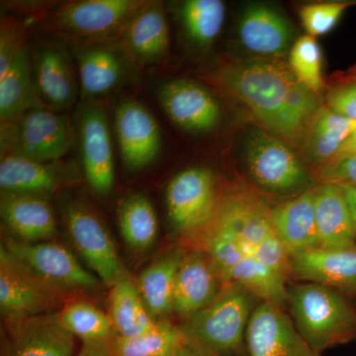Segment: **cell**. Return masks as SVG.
I'll list each match as a JSON object with an SVG mask.
<instances>
[{
  "mask_svg": "<svg viewBox=\"0 0 356 356\" xmlns=\"http://www.w3.org/2000/svg\"><path fill=\"white\" fill-rule=\"evenodd\" d=\"M217 83L243 103L266 130L298 140L320 107L317 96L275 60H248L221 67Z\"/></svg>",
  "mask_w": 356,
  "mask_h": 356,
  "instance_id": "6da1fadb",
  "label": "cell"
},
{
  "mask_svg": "<svg viewBox=\"0 0 356 356\" xmlns=\"http://www.w3.org/2000/svg\"><path fill=\"white\" fill-rule=\"evenodd\" d=\"M254 296L238 283L222 285L214 300L178 325L184 336L220 356H248L247 330Z\"/></svg>",
  "mask_w": 356,
  "mask_h": 356,
  "instance_id": "7a4b0ae2",
  "label": "cell"
},
{
  "mask_svg": "<svg viewBox=\"0 0 356 356\" xmlns=\"http://www.w3.org/2000/svg\"><path fill=\"white\" fill-rule=\"evenodd\" d=\"M293 323L318 353L356 339V309L341 292L305 282L288 291Z\"/></svg>",
  "mask_w": 356,
  "mask_h": 356,
  "instance_id": "3957f363",
  "label": "cell"
},
{
  "mask_svg": "<svg viewBox=\"0 0 356 356\" xmlns=\"http://www.w3.org/2000/svg\"><path fill=\"white\" fill-rule=\"evenodd\" d=\"M243 154L250 175L269 193L296 196L312 189V177L301 159L280 137L266 129L248 131Z\"/></svg>",
  "mask_w": 356,
  "mask_h": 356,
  "instance_id": "277c9868",
  "label": "cell"
},
{
  "mask_svg": "<svg viewBox=\"0 0 356 356\" xmlns=\"http://www.w3.org/2000/svg\"><path fill=\"white\" fill-rule=\"evenodd\" d=\"M69 119L43 107H33L15 120L1 123L2 156L53 163L72 147Z\"/></svg>",
  "mask_w": 356,
  "mask_h": 356,
  "instance_id": "5b68a950",
  "label": "cell"
},
{
  "mask_svg": "<svg viewBox=\"0 0 356 356\" xmlns=\"http://www.w3.org/2000/svg\"><path fill=\"white\" fill-rule=\"evenodd\" d=\"M269 209L259 198L241 192L220 201L217 215L248 254L287 278L291 274L290 257L274 233Z\"/></svg>",
  "mask_w": 356,
  "mask_h": 356,
  "instance_id": "8992f818",
  "label": "cell"
},
{
  "mask_svg": "<svg viewBox=\"0 0 356 356\" xmlns=\"http://www.w3.org/2000/svg\"><path fill=\"white\" fill-rule=\"evenodd\" d=\"M69 296L40 280L0 248V312L6 323L57 313Z\"/></svg>",
  "mask_w": 356,
  "mask_h": 356,
  "instance_id": "52a82bcc",
  "label": "cell"
},
{
  "mask_svg": "<svg viewBox=\"0 0 356 356\" xmlns=\"http://www.w3.org/2000/svg\"><path fill=\"white\" fill-rule=\"evenodd\" d=\"M142 0H81L69 2L53 16L56 32L81 42L97 44L120 34L134 14L144 6Z\"/></svg>",
  "mask_w": 356,
  "mask_h": 356,
  "instance_id": "ba28073f",
  "label": "cell"
},
{
  "mask_svg": "<svg viewBox=\"0 0 356 356\" xmlns=\"http://www.w3.org/2000/svg\"><path fill=\"white\" fill-rule=\"evenodd\" d=\"M168 218L178 233H204L219 206L216 179L209 168H186L170 180L165 191Z\"/></svg>",
  "mask_w": 356,
  "mask_h": 356,
  "instance_id": "9c48e42d",
  "label": "cell"
},
{
  "mask_svg": "<svg viewBox=\"0 0 356 356\" xmlns=\"http://www.w3.org/2000/svg\"><path fill=\"white\" fill-rule=\"evenodd\" d=\"M1 247L40 280L67 294L95 289L99 283L95 274L60 243H27L9 236Z\"/></svg>",
  "mask_w": 356,
  "mask_h": 356,
  "instance_id": "30bf717a",
  "label": "cell"
},
{
  "mask_svg": "<svg viewBox=\"0 0 356 356\" xmlns=\"http://www.w3.org/2000/svg\"><path fill=\"white\" fill-rule=\"evenodd\" d=\"M64 217L72 242L98 280L112 287L127 276L111 236L93 211L72 201L65 204Z\"/></svg>",
  "mask_w": 356,
  "mask_h": 356,
  "instance_id": "8fae6325",
  "label": "cell"
},
{
  "mask_svg": "<svg viewBox=\"0 0 356 356\" xmlns=\"http://www.w3.org/2000/svg\"><path fill=\"white\" fill-rule=\"evenodd\" d=\"M79 145L83 172L89 186L100 197L113 188V149L108 120L102 105L88 102L79 119Z\"/></svg>",
  "mask_w": 356,
  "mask_h": 356,
  "instance_id": "7c38bea8",
  "label": "cell"
},
{
  "mask_svg": "<svg viewBox=\"0 0 356 356\" xmlns=\"http://www.w3.org/2000/svg\"><path fill=\"white\" fill-rule=\"evenodd\" d=\"M248 356H323L307 343L280 306L261 302L247 330Z\"/></svg>",
  "mask_w": 356,
  "mask_h": 356,
  "instance_id": "4fadbf2b",
  "label": "cell"
},
{
  "mask_svg": "<svg viewBox=\"0 0 356 356\" xmlns=\"http://www.w3.org/2000/svg\"><path fill=\"white\" fill-rule=\"evenodd\" d=\"M115 131L124 165L129 170H144L158 158L163 138L158 122L140 103L122 102L115 113Z\"/></svg>",
  "mask_w": 356,
  "mask_h": 356,
  "instance_id": "5bb4252c",
  "label": "cell"
},
{
  "mask_svg": "<svg viewBox=\"0 0 356 356\" xmlns=\"http://www.w3.org/2000/svg\"><path fill=\"white\" fill-rule=\"evenodd\" d=\"M57 313L6 323L1 356H74L76 337L60 324Z\"/></svg>",
  "mask_w": 356,
  "mask_h": 356,
  "instance_id": "9a60e30c",
  "label": "cell"
},
{
  "mask_svg": "<svg viewBox=\"0 0 356 356\" xmlns=\"http://www.w3.org/2000/svg\"><path fill=\"white\" fill-rule=\"evenodd\" d=\"M159 100L168 118L187 132L210 133L221 120V108L216 98L188 79L165 83L159 90Z\"/></svg>",
  "mask_w": 356,
  "mask_h": 356,
  "instance_id": "2e32d148",
  "label": "cell"
},
{
  "mask_svg": "<svg viewBox=\"0 0 356 356\" xmlns=\"http://www.w3.org/2000/svg\"><path fill=\"white\" fill-rule=\"evenodd\" d=\"M290 269L304 282L356 295V245L334 250L318 248L293 255Z\"/></svg>",
  "mask_w": 356,
  "mask_h": 356,
  "instance_id": "e0dca14e",
  "label": "cell"
},
{
  "mask_svg": "<svg viewBox=\"0 0 356 356\" xmlns=\"http://www.w3.org/2000/svg\"><path fill=\"white\" fill-rule=\"evenodd\" d=\"M0 215L14 238L22 242H47L57 236V218L44 196L2 192Z\"/></svg>",
  "mask_w": 356,
  "mask_h": 356,
  "instance_id": "ac0fdd59",
  "label": "cell"
},
{
  "mask_svg": "<svg viewBox=\"0 0 356 356\" xmlns=\"http://www.w3.org/2000/svg\"><path fill=\"white\" fill-rule=\"evenodd\" d=\"M222 286L216 267L207 254H185L175 281L173 313L186 320L214 300Z\"/></svg>",
  "mask_w": 356,
  "mask_h": 356,
  "instance_id": "d6986e66",
  "label": "cell"
},
{
  "mask_svg": "<svg viewBox=\"0 0 356 356\" xmlns=\"http://www.w3.org/2000/svg\"><path fill=\"white\" fill-rule=\"evenodd\" d=\"M314 188L269 209L274 233L289 257L318 248Z\"/></svg>",
  "mask_w": 356,
  "mask_h": 356,
  "instance_id": "ffe728a7",
  "label": "cell"
},
{
  "mask_svg": "<svg viewBox=\"0 0 356 356\" xmlns=\"http://www.w3.org/2000/svg\"><path fill=\"white\" fill-rule=\"evenodd\" d=\"M238 32L241 43L248 51L264 57L282 55L293 40V30L286 18L264 3L245 7Z\"/></svg>",
  "mask_w": 356,
  "mask_h": 356,
  "instance_id": "44dd1931",
  "label": "cell"
},
{
  "mask_svg": "<svg viewBox=\"0 0 356 356\" xmlns=\"http://www.w3.org/2000/svg\"><path fill=\"white\" fill-rule=\"evenodd\" d=\"M121 34L124 50L143 64L159 62L170 50L168 19L159 2H145Z\"/></svg>",
  "mask_w": 356,
  "mask_h": 356,
  "instance_id": "7402d4cb",
  "label": "cell"
},
{
  "mask_svg": "<svg viewBox=\"0 0 356 356\" xmlns=\"http://www.w3.org/2000/svg\"><path fill=\"white\" fill-rule=\"evenodd\" d=\"M72 170L60 161L44 163L19 156H2L0 188L2 192L47 196L67 184Z\"/></svg>",
  "mask_w": 356,
  "mask_h": 356,
  "instance_id": "603a6c76",
  "label": "cell"
},
{
  "mask_svg": "<svg viewBox=\"0 0 356 356\" xmlns=\"http://www.w3.org/2000/svg\"><path fill=\"white\" fill-rule=\"evenodd\" d=\"M37 95L56 110L69 108L76 100L77 86L74 70L64 49L43 44L33 60Z\"/></svg>",
  "mask_w": 356,
  "mask_h": 356,
  "instance_id": "cb8c5ba5",
  "label": "cell"
},
{
  "mask_svg": "<svg viewBox=\"0 0 356 356\" xmlns=\"http://www.w3.org/2000/svg\"><path fill=\"white\" fill-rule=\"evenodd\" d=\"M79 67V86L86 98L107 95L118 88L126 74L127 63L121 51L102 44H81L74 49Z\"/></svg>",
  "mask_w": 356,
  "mask_h": 356,
  "instance_id": "d4e9b609",
  "label": "cell"
},
{
  "mask_svg": "<svg viewBox=\"0 0 356 356\" xmlns=\"http://www.w3.org/2000/svg\"><path fill=\"white\" fill-rule=\"evenodd\" d=\"M318 248L334 250L356 245V232L343 188L322 184L314 188Z\"/></svg>",
  "mask_w": 356,
  "mask_h": 356,
  "instance_id": "484cf974",
  "label": "cell"
},
{
  "mask_svg": "<svg viewBox=\"0 0 356 356\" xmlns=\"http://www.w3.org/2000/svg\"><path fill=\"white\" fill-rule=\"evenodd\" d=\"M184 252L173 250L161 255L142 271L137 284L147 310L156 322L173 313V294Z\"/></svg>",
  "mask_w": 356,
  "mask_h": 356,
  "instance_id": "4316f807",
  "label": "cell"
},
{
  "mask_svg": "<svg viewBox=\"0 0 356 356\" xmlns=\"http://www.w3.org/2000/svg\"><path fill=\"white\" fill-rule=\"evenodd\" d=\"M36 95L33 60L23 46L6 74L0 76L1 123L15 120L27 110L39 107Z\"/></svg>",
  "mask_w": 356,
  "mask_h": 356,
  "instance_id": "83f0119b",
  "label": "cell"
},
{
  "mask_svg": "<svg viewBox=\"0 0 356 356\" xmlns=\"http://www.w3.org/2000/svg\"><path fill=\"white\" fill-rule=\"evenodd\" d=\"M355 127V121L321 107L303 135L307 156L320 165L330 163L336 159Z\"/></svg>",
  "mask_w": 356,
  "mask_h": 356,
  "instance_id": "f1b7e54d",
  "label": "cell"
},
{
  "mask_svg": "<svg viewBox=\"0 0 356 356\" xmlns=\"http://www.w3.org/2000/svg\"><path fill=\"white\" fill-rule=\"evenodd\" d=\"M108 315L115 334L120 337L139 336L151 331L158 323L147 310L137 284L128 276L111 287Z\"/></svg>",
  "mask_w": 356,
  "mask_h": 356,
  "instance_id": "f546056e",
  "label": "cell"
},
{
  "mask_svg": "<svg viewBox=\"0 0 356 356\" xmlns=\"http://www.w3.org/2000/svg\"><path fill=\"white\" fill-rule=\"evenodd\" d=\"M238 283L261 302L274 304L281 308L288 303L286 278L277 271L247 254L229 271L226 282ZM222 284V285H224Z\"/></svg>",
  "mask_w": 356,
  "mask_h": 356,
  "instance_id": "4dcf8cb0",
  "label": "cell"
},
{
  "mask_svg": "<svg viewBox=\"0 0 356 356\" xmlns=\"http://www.w3.org/2000/svg\"><path fill=\"white\" fill-rule=\"evenodd\" d=\"M119 228L126 243L145 252L153 247L159 233V221L151 200L143 194L127 196L118 209Z\"/></svg>",
  "mask_w": 356,
  "mask_h": 356,
  "instance_id": "1f68e13d",
  "label": "cell"
},
{
  "mask_svg": "<svg viewBox=\"0 0 356 356\" xmlns=\"http://www.w3.org/2000/svg\"><path fill=\"white\" fill-rule=\"evenodd\" d=\"M185 339L178 325L159 321L154 329L139 336L115 334L110 344L115 356H175Z\"/></svg>",
  "mask_w": 356,
  "mask_h": 356,
  "instance_id": "d6a6232c",
  "label": "cell"
},
{
  "mask_svg": "<svg viewBox=\"0 0 356 356\" xmlns=\"http://www.w3.org/2000/svg\"><path fill=\"white\" fill-rule=\"evenodd\" d=\"M65 329L83 341H109L115 331L108 314L84 300H70L57 313Z\"/></svg>",
  "mask_w": 356,
  "mask_h": 356,
  "instance_id": "836d02e7",
  "label": "cell"
},
{
  "mask_svg": "<svg viewBox=\"0 0 356 356\" xmlns=\"http://www.w3.org/2000/svg\"><path fill=\"white\" fill-rule=\"evenodd\" d=\"M225 17L226 6L221 0H188L180 9L185 34L199 47L208 46L217 38Z\"/></svg>",
  "mask_w": 356,
  "mask_h": 356,
  "instance_id": "e575fe53",
  "label": "cell"
},
{
  "mask_svg": "<svg viewBox=\"0 0 356 356\" xmlns=\"http://www.w3.org/2000/svg\"><path fill=\"white\" fill-rule=\"evenodd\" d=\"M322 60L317 40L310 35L300 37L290 48V70L300 83L315 95L325 86Z\"/></svg>",
  "mask_w": 356,
  "mask_h": 356,
  "instance_id": "d590c367",
  "label": "cell"
},
{
  "mask_svg": "<svg viewBox=\"0 0 356 356\" xmlns=\"http://www.w3.org/2000/svg\"><path fill=\"white\" fill-rule=\"evenodd\" d=\"M350 2H318L306 4L299 10L300 19L310 36L327 34L341 20Z\"/></svg>",
  "mask_w": 356,
  "mask_h": 356,
  "instance_id": "8d00e7d4",
  "label": "cell"
},
{
  "mask_svg": "<svg viewBox=\"0 0 356 356\" xmlns=\"http://www.w3.org/2000/svg\"><path fill=\"white\" fill-rule=\"evenodd\" d=\"M22 28L13 21H2L0 33V76L6 74L19 53L22 44Z\"/></svg>",
  "mask_w": 356,
  "mask_h": 356,
  "instance_id": "74e56055",
  "label": "cell"
},
{
  "mask_svg": "<svg viewBox=\"0 0 356 356\" xmlns=\"http://www.w3.org/2000/svg\"><path fill=\"white\" fill-rule=\"evenodd\" d=\"M318 177L323 184H356V154L318 166Z\"/></svg>",
  "mask_w": 356,
  "mask_h": 356,
  "instance_id": "f35d334b",
  "label": "cell"
},
{
  "mask_svg": "<svg viewBox=\"0 0 356 356\" xmlns=\"http://www.w3.org/2000/svg\"><path fill=\"white\" fill-rule=\"evenodd\" d=\"M327 108L356 122V83L332 89L327 95Z\"/></svg>",
  "mask_w": 356,
  "mask_h": 356,
  "instance_id": "ab89813d",
  "label": "cell"
},
{
  "mask_svg": "<svg viewBox=\"0 0 356 356\" xmlns=\"http://www.w3.org/2000/svg\"><path fill=\"white\" fill-rule=\"evenodd\" d=\"M110 341H83L77 356H115Z\"/></svg>",
  "mask_w": 356,
  "mask_h": 356,
  "instance_id": "60d3db41",
  "label": "cell"
},
{
  "mask_svg": "<svg viewBox=\"0 0 356 356\" xmlns=\"http://www.w3.org/2000/svg\"><path fill=\"white\" fill-rule=\"evenodd\" d=\"M175 356H220L215 353L206 350L205 348H201L198 344L194 343L191 339H185L184 343L181 348L178 350L177 355Z\"/></svg>",
  "mask_w": 356,
  "mask_h": 356,
  "instance_id": "b9f144b4",
  "label": "cell"
},
{
  "mask_svg": "<svg viewBox=\"0 0 356 356\" xmlns=\"http://www.w3.org/2000/svg\"><path fill=\"white\" fill-rule=\"evenodd\" d=\"M343 188L346 202L350 208L351 217L356 232V184H339Z\"/></svg>",
  "mask_w": 356,
  "mask_h": 356,
  "instance_id": "7bdbcfd3",
  "label": "cell"
},
{
  "mask_svg": "<svg viewBox=\"0 0 356 356\" xmlns=\"http://www.w3.org/2000/svg\"><path fill=\"white\" fill-rule=\"evenodd\" d=\"M356 154V127L353 134L350 136L346 142L344 143L343 147H341L339 153L337 154L336 159L344 158V156H353ZM334 161V159H332Z\"/></svg>",
  "mask_w": 356,
  "mask_h": 356,
  "instance_id": "ee69618b",
  "label": "cell"
}]
</instances>
